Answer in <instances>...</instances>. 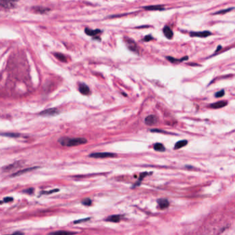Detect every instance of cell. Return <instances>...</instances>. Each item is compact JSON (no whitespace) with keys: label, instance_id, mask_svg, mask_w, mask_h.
I'll use <instances>...</instances> for the list:
<instances>
[{"label":"cell","instance_id":"cell-1","mask_svg":"<svg viewBox=\"0 0 235 235\" xmlns=\"http://www.w3.org/2000/svg\"><path fill=\"white\" fill-rule=\"evenodd\" d=\"M58 142L61 146L72 147L85 144L87 142V140L83 137H62L58 140Z\"/></svg>","mask_w":235,"mask_h":235},{"label":"cell","instance_id":"cell-2","mask_svg":"<svg viewBox=\"0 0 235 235\" xmlns=\"http://www.w3.org/2000/svg\"><path fill=\"white\" fill-rule=\"evenodd\" d=\"M124 41H125L126 45L127 46L128 48L131 51L134 52V53H138L139 52V48H138L137 44L135 41L131 39V38L124 37Z\"/></svg>","mask_w":235,"mask_h":235},{"label":"cell","instance_id":"cell-3","mask_svg":"<svg viewBox=\"0 0 235 235\" xmlns=\"http://www.w3.org/2000/svg\"><path fill=\"white\" fill-rule=\"evenodd\" d=\"M115 155L111 153H92L89 155V157L91 158H97V159H104V158H109V157H115Z\"/></svg>","mask_w":235,"mask_h":235},{"label":"cell","instance_id":"cell-4","mask_svg":"<svg viewBox=\"0 0 235 235\" xmlns=\"http://www.w3.org/2000/svg\"><path fill=\"white\" fill-rule=\"evenodd\" d=\"M58 113H59V110L56 108H50L42 111L39 113V115L43 117H53L57 115Z\"/></svg>","mask_w":235,"mask_h":235},{"label":"cell","instance_id":"cell-5","mask_svg":"<svg viewBox=\"0 0 235 235\" xmlns=\"http://www.w3.org/2000/svg\"><path fill=\"white\" fill-rule=\"evenodd\" d=\"M158 119L155 115H148L144 119V123L148 126H153L158 123Z\"/></svg>","mask_w":235,"mask_h":235},{"label":"cell","instance_id":"cell-6","mask_svg":"<svg viewBox=\"0 0 235 235\" xmlns=\"http://www.w3.org/2000/svg\"><path fill=\"white\" fill-rule=\"evenodd\" d=\"M79 90L81 94L84 95H88L90 93L89 88L86 84H82V83L79 84Z\"/></svg>","mask_w":235,"mask_h":235},{"label":"cell","instance_id":"cell-7","mask_svg":"<svg viewBox=\"0 0 235 235\" xmlns=\"http://www.w3.org/2000/svg\"><path fill=\"white\" fill-rule=\"evenodd\" d=\"M211 32L209 31H202V32H191V36L192 37H206L210 35Z\"/></svg>","mask_w":235,"mask_h":235},{"label":"cell","instance_id":"cell-8","mask_svg":"<svg viewBox=\"0 0 235 235\" xmlns=\"http://www.w3.org/2000/svg\"><path fill=\"white\" fill-rule=\"evenodd\" d=\"M0 6L7 8V9H10V8H13L15 6V3L14 1H0Z\"/></svg>","mask_w":235,"mask_h":235},{"label":"cell","instance_id":"cell-9","mask_svg":"<svg viewBox=\"0 0 235 235\" xmlns=\"http://www.w3.org/2000/svg\"><path fill=\"white\" fill-rule=\"evenodd\" d=\"M158 203L160 208L162 209V210L167 208L169 206V202L166 199H159L158 201Z\"/></svg>","mask_w":235,"mask_h":235},{"label":"cell","instance_id":"cell-10","mask_svg":"<svg viewBox=\"0 0 235 235\" xmlns=\"http://www.w3.org/2000/svg\"><path fill=\"white\" fill-rule=\"evenodd\" d=\"M163 32L167 39H171L173 37V32L172 30L169 26H165L164 28Z\"/></svg>","mask_w":235,"mask_h":235},{"label":"cell","instance_id":"cell-11","mask_svg":"<svg viewBox=\"0 0 235 235\" xmlns=\"http://www.w3.org/2000/svg\"><path fill=\"white\" fill-rule=\"evenodd\" d=\"M227 104H228L227 101H218V102H216V103H212V104L210 105V108H215V109H217V108H223V107L226 106Z\"/></svg>","mask_w":235,"mask_h":235},{"label":"cell","instance_id":"cell-12","mask_svg":"<svg viewBox=\"0 0 235 235\" xmlns=\"http://www.w3.org/2000/svg\"><path fill=\"white\" fill-rule=\"evenodd\" d=\"M85 33L89 36H95L96 34H100L101 32V30H99V29H96V30H91V29L89 28H85Z\"/></svg>","mask_w":235,"mask_h":235},{"label":"cell","instance_id":"cell-13","mask_svg":"<svg viewBox=\"0 0 235 235\" xmlns=\"http://www.w3.org/2000/svg\"><path fill=\"white\" fill-rule=\"evenodd\" d=\"M145 10H162L164 9V7L161 5H156V6H148L143 7Z\"/></svg>","mask_w":235,"mask_h":235},{"label":"cell","instance_id":"cell-14","mask_svg":"<svg viewBox=\"0 0 235 235\" xmlns=\"http://www.w3.org/2000/svg\"><path fill=\"white\" fill-rule=\"evenodd\" d=\"M75 234H76L75 232H70V231L60 230V231H56V232L50 233L49 235H74Z\"/></svg>","mask_w":235,"mask_h":235},{"label":"cell","instance_id":"cell-15","mask_svg":"<svg viewBox=\"0 0 235 235\" xmlns=\"http://www.w3.org/2000/svg\"><path fill=\"white\" fill-rule=\"evenodd\" d=\"M121 217L120 215H112L110 216V217H107L106 219V221L110 222H114V223H117L120 221Z\"/></svg>","mask_w":235,"mask_h":235},{"label":"cell","instance_id":"cell-16","mask_svg":"<svg viewBox=\"0 0 235 235\" xmlns=\"http://www.w3.org/2000/svg\"><path fill=\"white\" fill-rule=\"evenodd\" d=\"M188 143V141H186V140H181V141H178L175 143V150H177V149H179V148H183V147L186 146Z\"/></svg>","mask_w":235,"mask_h":235},{"label":"cell","instance_id":"cell-17","mask_svg":"<svg viewBox=\"0 0 235 235\" xmlns=\"http://www.w3.org/2000/svg\"><path fill=\"white\" fill-rule=\"evenodd\" d=\"M153 148H154L155 150H156V151H159V152H163L165 150V147L164 146V145L160 143H155V144H154V146H153Z\"/></svg>","mask_w":235,"mask_h":235},{"label":"cell","instance_id":"cell-18","mask_svg":"<svg viewBox=\"0 0 235 235\" xmlns=\"http://www.w3.org/2000/svg\"><path fill=\"white\" fill-rule=\"evenodd\" d=\"M188 57H183L182 59H177L172 57H167V59H168L169 61L172 62V63H177V62L183 61H184V60L188 59Z\"/></svg>","mask_w":235,"mask_h":235},{"label":"cell","instance_id":"cell-19","mask_svg":"<svg viewBox=\"0 0 235 235\" xmlns=\"http://www.w3.org/2000/svg\"><path fill=\"white\" fill-rule=\"evenodd\" d=\"M54 56L56 57L58 60H60V61H63V62L67 61V57L63 54H61V53H54Z\"/></svg>","mask_w":235,"mask_h":235},{"label":"cell","instance_id":"cell-20","mask_svg":"<svg viewBox=\"0 0 235 235\" xmlns=\"http://www.w3.org/2000/svg\"><path fill=\"white\" fill-rule=\"evenodd\" d=\"M34 11L37 12L38 13H45L46 12H48V10H49V9L48 8H41V7H36V8H34Z\"/></svg>","mask_w":235,"mask_h":235},{"label":"cell","instance_id":"cell-21","mask_svg":"<svg viewBox=\"0 0 235 235\" xmlns=\"http://www.w3.org/2000/svg\"><path fill=\"white\" fill-rule=\"evenodd\" d=\"M232 9H234V8H227V9L219 10V11H218V12H216L215 14V15H217V14H224V13H228V12L231 11V10H232Z\"/></svg>","mask_w":235,"mask_h":235},{"label":"cell","instance_id":"cell-22","mask_svg":"<svg viewBox=\"0 0 235 235\" xmlns=\"http://www.w3.org/2000/svg\"><path fill=\"white\" fill-rule=\"evenodd\" d=\"M82 203L86 206H90L91 205V201L89 199H85L83 200Z\"/></svg>","mask_w":235,"mask_h":235},{"label":"cell","instance_id":"cell-23","mask_svg":"<svg viewBox=\"0 0 235 235\" xmlns=\"http://www.w3.org/2000/svg\"><path fill=\"white\" fill-rule=\"evenodd\" d=\"M33 169H34V167H30V168L26 169V170L19 171V172H17V174H15L14 176H17V175H19V174H21L22 173H24V172H28V171H30V170H33Z\"/></svg>","mask_w":235,"mask_h":235},{"label":"cell","instance_id":"cell-24","mask_svg":"<svg viewBox=\"0 0 235 235\" xmlns=\"http://www.w3.org/2000/svg\"><path fill=\"white\" fill-rule=\"evenodd\" d=\"M224 95H225V92H224V90H222L216 93L215 97H222L223 96H224Z\"/></svg>","mask_w":235,"mask_h":235},{"label":"cell","instance_id":"cell-25","mask_svg":"<svg viewBox=\"0 0 235 235\" xmlns=\"http://www.w3.org/2000/svg\"><path fill=\"white\" fill-rule=\"evenodd\" d=\"M152 39H153V37H152L151 35H147L143 38V41H149L152 40Z\"/></svg>","mask_w":235,"mask_h":235},{"label":"cell","instance_id":"cell-26","mask_svg":"<svg viewBox=\"0 0 235 235\" xmlns=\"http://www.w3.org/2000/svg\"><path fill=\"white\" fill-rule=\"evenodd\" d=\"M3 135H4V136H15V137H17V136H19V134H13V133H8V134H3Z\"/></svg>","mask_w":235,"mask_h":235},{"label":"cell","instance_id":"cell-27","mask_svg":"<svg viewBox=\"0 0 235 235\" xmlns=\"http://www.w3.org/2000/svg\"><path fill=\"white\" fill-rule=\"evenodd\" d=\"M13 198H11V197H6V198H5L4 199H3V201L2 203H4V202H9V201H13Z\"/></svg>","mask_w":235,"mask_h":235},{"label":"cell","instance_id":"cell-28","mask_svg":"<svg viewBox=\"0 0 235 235\" xmlns=\"http://www.w3.org/2000/svg\"><path fill=\"white\" fill-rule=\"evenodd\" d=\"M90 218H87V219H81V220H78V221H74V224H77L78 223H81L82 221H87L89 220V219Z\"/></svg>","mask_w":235,"mask_h":235},{"label":"cell","instance_id":"cell-29","mask_svg":"<svg viewBox=\"0 0 235 235\" xmlns=\"http://www.w3.org/2000/svg\"><path fill=\"white\" fill-rule=\"evenodd\" d=\"M24 192L28 193V194H32V193L33 192V189H32V188H30V189L26 190V191H24Z\"/></svg>","mask_w":235,"mask_h":235},{"label":"cell","instance_id":"cell-30","mask_svg":"<svg viewBox=\"0 0 235 235\" xmlns=\"http://www.w3.org/2000/svg\"><path fill=\"white\" fill-rule=\"evenodd\" d=\"M58 190L56 189V190H53L50 191V192H43V193H44V194H50V193H52V192H58Z\"/></svg>","mask_w":235,"mask_h":235},{"label":"cell","instance_id":"cell-31","mask_svg":"<svg viewBox=\"0 0 235 235\" xmlns=\"http://www.w3.org/2000/svg\"><path fill=\"white\" fill-rule=\"evenodd\" d=\"M10 235H23V233H21L20 232H15V233H13V234H10Z\"/></svg>","mask_w":235,"mask_h":235}]
</instances>
